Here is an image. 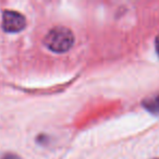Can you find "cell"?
<instances>
[{"mask_svg": "<svg viewBox=\"0 0 159 159\" xmlns=\"http://www.w3.org/2000/svg\"><path fill=\"white\" fill-rule=\"evenodd\" d=\"M44 44L49 50L57 53L69 51L74 44L72 31L66 26H56L51 29L44 38Z\"/></svg>", "mask_w": 159, "mask_h": 159, "instance_id": "1", "label": "cell"}, {"mask_svg": "<svg viewBox=\"0 0 159 159\" xmlns=\"http://www.w3.org/2000/svg\"><path fill=\"white\" fill-rule=\"evenodd\" d=\"M155 46H156V51H157V53H158V56H159V34L157 35L156 40H155Z\"/></svg>", "mask_w": 159, "mask_h": 159, "instance_id": "4", "label": "cell"}, {"mask_svg": "<svg viewBox=\"0 0 159 159\" xmlns=\"http://www.w3.org/2000/svg\"><path fill=\"white\" fill-rule=\"evenodd\" d=\"M26 25V20L24 16L16 11L7 10L3 12L2 16V27L6 32L9 33H16L24 30Z\"/></svg>", "mask_w": 159, "mask_h": 159, "instance_id": "2", "label": "cell"}, {"mask_svg": "<svg viewBox=\"0 0 159 159\" xmlns=\"http://www.w3.org/2000/svg\"><path fill=\"white\" fill-rule=\"evenodd\" d=\"M156 159H158V158H156Z\"/></svg>", "mask_w": 159, "mask_h": 159, "instance_id": "5", "label": "cell"}, {"mask_svg": "<svg viewBox=\"0 0 159 159\" xmlns=\"http://www.w3.org/2000/svg\"><path fill=\"white\" fill-rule=\"evenodd\" d=\"M142 105L146 110L152 112V115L159 116V94L152 96L149 98H146L145 100H143Z\"/></svg>", "mask_w": 159, "mask_h": 159, "instance_id": "3", "label": "cell"}]
</instances>
